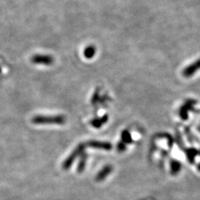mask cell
<instances>
[{
  "instance_id": "6da1fadb",
  "label": "cell",
  "mask_w": 200,
  "mask_h": 200,
  "mask_svg": "<svg viewBox=\"0 0 200 200\" xmlns=\"http://www.w3.org/2000/svg\"><path fill=\"white\" fill-rule=\"evenodd\" d=\"M32 123L36 125H44V124H56L62 125L65 123V117L61 115L54 116H36L33 118Z\"/></svg>"
},
{
  "instance_id": "ba28073f",
  "label": "cell",
  "mask_w": 200,
  "mask_h": 200,
  "mask_svg": "<svg viewBox=\"0 0 200 200\" xmlns=\"http://www.w3.org/2000/svg\"><path fill=\"white\" fill-rule=\"evenodd\" d=\"M1 71H2V70H1V68H0V73H1Z\"/></svg>"
},
{
  "instance_id": "277c9868",
  "label": "cell",
  "mask_w": 200,
  "mask_h": 200,
  "mask_svg": "<svg viewBox=\"0 0 200 200\" xmlns=\"http://www.w3.org/2000/svg\"><path fill=\"white\" fill-rule=\"evenodd\" d=\"M111 168L106 167L105 168H103L102 171L99 173V174L96 176V180L97 182H101L104 179L106 178V176L109 174V173L111 172Z\"/></svg>"
},
{
  "instance_id": "52a82bcc",
  "label": "cell",
  "mask_w": 200,
  "mask_h": 200,
  "mask_svg": "<svg viewBox=\"0 0 200 200\" xmlns=\"http://www.w3.org/2000/svg\"><path fill=\"white\" fill-rule=\"evenodd\" d=\"M85 162H86V156L83 155L82 158L80 159V161H79V163L78 164L77 167V171L79 173H82L83 171H84L85 167Z\"/></svg>"
},
{
  "instance_id": "7a4b0ae2",
  "label": "cell",
  "mask_w": 200,
  "mask_h": 200,
  "mask_svg": "<svg viewBox=\"0 0 200 200\" xmlns=\"http://www.w3.org/2000/svg\"><path fill=\"white\" fill-rule=\"evenodd\" d=\"M85 147V145L83 144L79 145H78L77 148H76L71 153H70V155L69 156L68 158L65 159V162H64V163L62 164V168L64 169L68 170L70 168V167L72 165V164H73L74 161L79 156L82 154L83 150H84Z\"/></svg>"
},
{
  "instance_id": "5b68a950",
  "label": "cell",
  "mask_w": 200,
  "mask_h": 200,
  "mask_svg": "<svg viewBox=\"0 0 200 200\" xmlns=\"http://www.w3.org/2000/svg\"><path fill=\"white\" fill-rule=\"evenodd\" d=\"M88 144L89 146L93 147V148H105V149H108V148H111V146H109L108 144H106V143H103V142H100L91 141V142H89Z\"/></svg>"
},
{
  "instance_id": "3957f363",
  "label": "cell",
  "mask_w": 200,
  "mask_h": 200,
  "mask_svg": "<svg viewBox=\"0 0 200 200\" xmlns=\"http://www.w3.org/2000/svg\"><path fill=\"white\" fill-rule=\"evenodd\" d=\"M31 62L34 64H39V65H50L54 62V58L49 55H34L31 58Z\"/></svg>"
},
{
  "instance_id": "8992f818",
  "label": "cell",
  "mask_w": 200,
  "mask_h": 200,
  "mask_svg": "<svg viewBox=\"0 0 200 200\" xmlns=\"http://www.w3.org/2000/svg\"><path fill=\"white\" fill-rule=\"evenodd\" d=\"M96 52V49L93 46H88V47H86L84 51V55L86 58L88 59H91L94 56Z\"/></svg>"
}]
</instances>
